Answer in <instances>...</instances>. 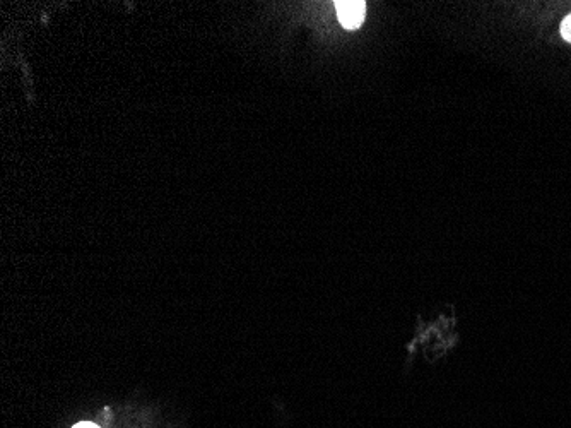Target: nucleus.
Instances as JSON below:
<instances>
[{"label":"nucleus","mask_w":571,"mask_h":428,"mask_svg":"<svg viewBox=\"0 0 571 428\" xmlns=\"http://www.w3.org/2000/svg\"><path fill=\"white\" fill-rule=\"evenodd\" d=\"M74 428H100L98 425H93V423H79Z\"/></svg>","instance_id":"7ed1b4c3"},{"label":"nucleus","mask_w":571,"mask_h":428,"mask_svg":"<svg viewBox=\"0 0 571 428\" xmlns=\"http://www.w3.org/2000/svg\"><path fill=\"white\" fill-rule=\"evenodd\" d=\"M561 35H563L565 40L571 42V14L563 21V24H561Z\"/></svg>","instance_id":"f03ea898"},{"label":"nucleus","mask_w":571,"mask_h":428,"mask_svg":"<svg viewBox=\"0 0 571 428\" xmlns=\"http://www.w3.org/2000/svg\"><path fill=\"white\" fill-rule=\"evenodd\" d=\"M337 18L346 30H358L366 16V2L341 0L336 2Z\"/></svg>","instance_id":"f257e3e1"}]
</instances>
